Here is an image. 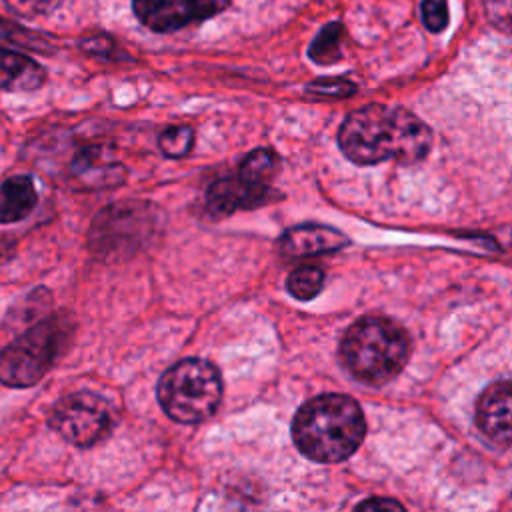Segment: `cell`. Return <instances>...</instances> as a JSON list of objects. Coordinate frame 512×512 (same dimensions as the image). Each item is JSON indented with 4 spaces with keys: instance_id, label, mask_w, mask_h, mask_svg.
<instances>
[{
    "instance_id": "obj_1",
    "label": "cell",
    "mask_w": 512,
    "mask_h": 512,
    "mask_svg": "<svg viewBox=\"0 0 512 512\" xmlns=\"http://www.w3.org/2000/svg\"><path fill=\"white\" fill-rule=\"evenodd\" d=\"M338 142L342 152L358 164H376L386 158L410 164L428 154L432 136L408 110L370 104L344 120Z\"/></svg>"
},
{
    "instance_id": "obj_2",
    "label": "cell",
    "mask_w": 512,
    "mask_h": 512,
    "mask_svg": "<svg viewBox=\"0 0 512 512\" xmlns=\"http://www.w3.org/2000/svg\"><path fill=\"white\" fill-rule=\"evenodd\" d=\"M364 414L344 394H324L306 402L294 416L292 436L304 456L316 462H340L362 442Z\"/></svg>"
},
{
    "instance_id": "obj_3",
    "label": "cell",
    "mask_w": 512,
    "mask_h": 512,
    "mask_svg": "<svg viewBox=\"0 0 512 512\" xmlns=\"http://www.w3.org/2000/svg\"><path fill=\"white\" fill-rule=\"evenodd\" d=\"M340 352L346 368L358 380L384 384L404 368L410 354V340L396 322L368 316L346 330Z\"/></svg>"
},
{
    "instance_id": "obj_4",
    "label": "cell",
    "mask_w": 512,
    "mask_h": 512,
    "mask_svg": "<svg viewBox=\"0 0 512 512\" xmlns=\"http://www.w3.org/2000/svg\"><path fill=\"white\" fill-rule=\"evenodd\" d=\"M222 398L220 372L202 358H186L158 382V402L176 422L196 424L212 416Z\"/></svg>"
},
{
    "instance_id": "obj_5",
    "label": "cell",
    "mask_w": 512,
    "mask_h": 512,
    "mask_svg": "<svg viewBox=\"0 0 512 512\" xmlns=\"http://www.w3.org/2000/svg\"><path fill=\"white\" fill-rule=\"evenodd\" d=\"M66 336L62 320L48 318L0 352V382L12 388L34 386L52 366Z\"/></svg>"
},
{
    "instance_id": "obj_6",
    "label": "cell",
    "mask_w": 512,
    "mask_h": 512,
    "mask_svg": "<svg viewBox=\"0 0 512 512\" xmlns=\"http://www.w3.org/2000/svg\"><path fill=\"white\" fill-rule=\"evenodd\" d=\"M160 228V212L146 202H116L92 222L90 246L104 256L134 252L150 242Z\"/></svg>"
},
{
    "instance_id": "obj_7",
    "label": "cell",
    "mask_w": 512,
    "mask_h": 512,
    "mask_svg": "<svg viewBox=\"0 0 512 512\" xmlns=\"http://www.w3.org/2000/svg\"><path fill=\"white\" fill-rule=\"evenodd\" d=\"M50 426L76 446L96 444L112 424L108 402L94 392H74L56 402L48 418Z\"/></svg>"
},
{
    "instance_id": "obj_8",
    "label": "cell",
    "mask_w": 512,
    "mask_h": 512,
    "mask_svg": "<svg viewBox=\"0 0 512 512\" xmlns=\"http://www.w3.org/2000/svg\"><path fill=\"white\" fill-rule=\"evenodd\" d=\"M230 0H132L138 20L154 32H172L222 12Z\"/></svg>"
},
{
    "instance_id": "obj_9",
    "label": "cell",
    "mask_w": 512,
    "mask_h": 512,
    "mask_svg": "<svg viewBox=\"0 0 512 512\" xmlns=\"http://www.w3.org/2000/svg\"><path fill=\"white\" fill-rule=\"evenodd\" d=\"M480 430L498 444L512 442V380L490 384L476 404Z\"/></svg>"
},
{
    "instance_id": "obj_10",
    "label": "cell",
    "mask_w": 512,
    "mask_h": 512,
    "mask_svg": "<svg viewBox=\"0 0 512 512\" xmlns=\"http://www.w3.org/2000/svg\"><path fill=\"white\" fill-rule=\"evenodd\" d=\"M272 200L274 190L268 184H252L240 176L212 182L206 194L208 208L218 216H226L236 210H250Z\"/></svg>"
},
{
    "instance_id": "obj_11",
    "label": "cell",
    "mask_w": 512,
    "mask_h": 512,
    "mask_svg": "<svg viewBox=\"0 0 512 512\" xmlns=\"http://www.w3.org/2000/svg\"><path fill=\"white\" fill-rule=\"evenodd\" d=\"M70 176L80 188H108L124 180V166L114 160L106 148L92 146L72 160Z\"/></svg>"
},
{
    "instance_id": "obj_12",
    "label": "cell",
    "mask_w": 512,
    "mask_h": 512,
    "mask_svg": "<svg viewBox=\"0 0 512 512\" xmlns=\"http://www.w3.org/2000/svg\"><path fill=\"white\" fill-rule=\"evenodd\" d=\"M346 244V238L328 226H296L284 232L280 238V252L286 258H306L322 252L338 250Z\"/></svg>"
},
{
    "instance_id": "obj_13",
    "label": "cell",
    "mask_w": 512,
    "mask_h": 512,
    "mask_svg": "<svg viewBox=\"0 0 512 512\" xmlns=\"http://www.w3.org/2000/svg\"><path fill=\"white\" fill-rule=\"evenodd\" d=\"M44 68L32 58L2 50L0 52V90L30 92L44 84Z\"/></svg>"
},
{
    "instance_id": "obj_14",
    "label": "cell",
    "mask_w": 512,
    "mask_h": 512,
    "mask_svg": "<svg viewBox=\"0 0 512 512\" xmlns=\"http://www.w3.org/2000/svg\"><path fill=\"white\" fill-rule=\"evenodd\" d=\"M38 202V194L30 176L16 174L0 184V224L26 218Z\"/></svg>"
},
{
    "instance_id": "obj_15",
    "label": "cell",
    "mask_w": 512,
    "mask_h": 512,
    "mask_svg": "<svg viewBox=\"0 0 512 512\" xmlns=\"http://www.w3.org/2000/svg\"><path fill=\"white\" fill-rule=\"evenodd\" d=\"M276 170H278L276 154L270 150L258 148L244 158V162L240 164L238 176L252 184H268Z\"/></svg>"
},
{
    "instance_id": "obj_16",
    "label": "cell",
    "mask_w": 512,
    "mask_h": 512,
    "mask_svg": "<svg viewBox=\"0 0 512 512\" xmlns=\"http://www.w3.org/2000/svg\"><path fill=\"white\" fill-rule=\"evenodd\" d=\"M324 284V272L318 266H300L294 272H290L286 286L288 292L298 300H310L314 298Z\"/></svg>"
},
{
    "instance_id": "obj_17",
    "label": "cell",
    "mask_w": 512,
    "mask_h": 512,
    "mask_svg": "<svg viewBox=\"0 0 512 512\" xmlns=\"http://www.w3.org/2000/svg\"><path fill=\"white\" fill-rule=\"evenodd\" d=\"M340 36H342L340 24H336V22L328 24L312 42L310 58L320 64H330V62L338 60L340 58Z\"/></svg>"
},
{
    "instance_id": "obj_18",
    "label": "cell",
    "mask_w": 512,
    "mask_h": 512,
    "mask_svg": "<svg viewBox=\"0 0 512 512\" xmlns=\"http://www.w3.org/2000/svg\"><path fill=\"white\" fill-rule=\"evenodd\" d=\"M160 150L170 158H182L194 144V132L190 126H172L160 134Z\"/></svg>"
},
{
    "instance_id": "obj_19",
    "label": "cell",
    "mask_w": 512,
    "mask_h": 512,
    "mask_svg": "<svg viewBox=\"0 0 512 512\" xmlns=\"http://www.w3.org/2000/svg\"><path fill=\"white\" fill-rule=\"evenodd\" d=\"M422 20L428 30L440 32L448 24V4L446 0H424L422 2Z\"/></svg>"
},
{
    "instance_id": "obj_20",
    "label": "cell",
    "mask_w": 512,
    "mask_h": 512,
    "mask_svg": "<svg viewBox=\"0 0 512 512\" xmlns=\"http://www.w3.org/2000/svg\"><path fill=\"white\" fill-rule=\"evenodd\" d=\"M62 0H4V4L18 16H40L54 10Z\"/></svg>"
},
{
    "instance_id": "obj_21",
    "label": "cell",
    "mask_w": 512,
    "mask_h": 512,
    "mask_svg": "<svg viewBox=\"0 0 512 512\" xmlns=\"http://www.w3.org/2000/svg\"><path fill=\"white\" fill-rule=\"evenodd\" d=\"M490 18L504 30L512 32V0H486Z\"/></svg>"
},
{
    "instance_id": "obj_22",
    "label": "cell",
    "mask_w": 512,
    "mask_h": 512,
    "mask_svg": "<svg viewBox=\"0 0 512 512\" xmlns=\"http://www.w3.org/2000/svg\"><path fill=\"white\" fill-rule=\"evenodd\" d=\"M308 92L320 96H346L354 92V86L346 80H320L308 86Z\"/></svg>"
},
{
    "instance_id": "obj_23",
    "label": "cell",
    "mask_w": 512,
    "mask_h": 512,
    "mask_svg": "<svg viewBox=\"0 0 512 512\" xmlns=\"http://www.w3.org/2000/svg\"><path fill=\"white\" fill-rule=\"evenodd\" d=\"M360 510H402V504L394 502V500H382V498H376V500H366L362 504H358Z\"/></svg>"
}]
</instances>
